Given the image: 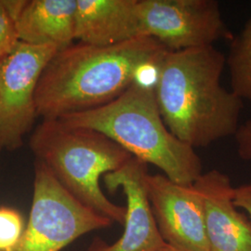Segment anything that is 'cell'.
Masks as SVG:
<instances>
[{
  "label": "cell",
  "instance_id": "9",
  "mask_svg": "<svg viewBox=\"0 0 251 251\" xmlns=\"http://www.w3.org/2000/svg\"><path fill=\"white\" fill-rule=\"evenodd\" d=\"M146 164L132 157L119 170L102 178L109 192L125 195L124 232L113 244L95 237L86 251H158L166 244L152 215L146 190Z\"/></svg>",
  "mask_w": 251,
  "mask_h": 251
},
{
  "label": "cell",
  "instance_id": "1",
  "mask_svg": "<svg viewBox=\"0 0 251 251\" xmlns=\"http://www.w3.org/2000/svg\"><path fill=\"white\" fill-rule=\"evenodd\" d=\"M150 36L112 46L78 42L59 50L42 73L36 91L37 116L59 119L117 99L142 68L168 51Z\"/></svg>",
  "mask_w": 251,
  "mask_h": 251
},
{
  "label": "cell",
  "instance_id": "3",
  "mask_svg": "<svg viewBox=\"0 0 251 251\" xmlns=\"http://www.w3.org/2000/svg\"><path fill=\"white\" fill-rule=\"evenodd\" d=\"M59 120L107 136L135 158L161 170L173 182L194 184L202 175V163L195 149L165 125L151 87L134 81L107 104Z\"/></svg>",
  "mask_w": 251,
  "mask_h": 251
},
{
  "label": "cell",
  "instance_id": "12",
  "mask_svg": "<svg viewBox=\"0 0 251 251\" xmlns=\"http://www.w3.org/2000/svg\"><path fill=\"white\" fill-rule=\"evenodd\" d=\"M138 0H77L75 40L117 45L140 35Z\"/></svg>",
  "mask_w": 251,
  "mask_h": 251
},
{
  "label": "cell",
  "instance_id": "4",
  "mask_svg": "<svg viewBox=\"0 0 251 251\" xmlns=\"http://www.w3.org/2000/svg\"><path fill=\"white\" fill-rule=\"evenodd\" d=\"M30 148L74 198L113 224L124 225L126 206L110 201L100 188L101 177L133 157L124 148L96 130L59 119H43L30 138Z\"/></svg>",
  "mask_w": 251,
  "mask_h": 251
},
{
  "label": "cell",
  "instance_id": "5",
  "mask_svg": "<svg viewBox=\"0 0 251 251\" xmlns=\"http://www.w3.org/2000/svg\"><path fill=\"white\" fill-rule=\"evenodd\" d=\"M112 225L74 198L44 164L36 160L29 218L12 251H61L82 235Z\"/></svg>",
  "mask_w": 251,
  "mask_h": 251
},
{
  "label": "cell",
  "instance_id": "7",
  "mask_svg": "<svg viewBox=\"0 0 251 251\" xmlns=\"http://www.w3.org/2000/svg\"><path fill=\"white\" fill-rule=\"evenodd\" d=\"M137 10L140 35L171 51L233 39L216 0H138Z\"/></svg>",
  "mask_w": 251,
  "mask_h": 251
},
{
  "label": "cell",
  "instance_id": "18",
  "mask_svg": "<svg viewBox=\"0 0 251 251\" xmlns=\"http://www.w3.org/2000/svg\"><path fill=\"white\" fill-rule=\"evenodd\" d=\"M158 251H179V250H177V249H175V248H173V247H171L170 245H168V244H165L163 247H162L161 249L159 250Z\"/></svg>",
  "mask_w": 251,
  "mask_h": 251
},
{
  "label": "cell",
  "instance_id": "8",
  "mask_svg": "<svg viewBox=\"0 0 251 251\" xmlns=\"http://www.w3.org/2000/svg\"><path fill=\"white\" fill-rule=\"evenodd\" d=\"M152 215L164 242L181 251H208L204 206L195 184H179L165 175H146Z\"/></svg>",
  "mask_w": 251,
  "mask_h": 251
},
{
  "label": "cell",
  "instance_id": "17",
  "mask_svg": "<svg viewBox=\"0 0 251 251\" xmlns=\"http://www.w3.org/2000/svg\"><path fill=\"white\" fill-rule=\"evenodd\" d=\"M233 201L235 206L250 215L251 220V177L247 183L234 188Z\"/></svg>",
  "mask_w": 251,
  "mask_h": 251
},
{
  "label": "cell",
  "instance_id": "10",
  "mask_svg": "<svg viewBox=\"0 0 251 251\" xmlns=\"http://www.w3.org/2000/svg\"><path fill=\"white\" fill-rule=\"evenodd\" d=\"M204 206L208 251H251V222L235 206L231 179L212 170L194 183Z\"/></svg>",
  "mask_w": 251,
  "mask_h": 251
},
{
  "label": "cell",
  "instance_id": "11",
  "mask_svg": "<svg viewBox=\"0 0 251 251\" xmlns=\"http://www.w3.org/2000/svg\"><path fill=\"white\" fill-rule=\"evenodd\" d=\"M10 6L20 42L62 50L75 40L77 0H10Z\"/></svg>",
  "mask_w": 251,
  "mask_h": 251
},
{
  "label": "cell",
  "instance_id": "2",
  "mask_svg": "<svg viewBox=\"0 0 251 251\" xmlns=\"http://www.w3.org/2000/svg\"><path fill=\"white\" fill-rule=\"evenodd\" d=\"M226 57L214 46L169 50L153 88L162 119L172 134L192 148L234 135L242 100L221 83Z\"/></svg>",
  "mask_w": 251,
  "mask_h": 251
},
{
  "label": "cell",
  "instance_id": "6",
  "mask_svg": "<svg viewBox=\"0 0 251 251\" xmlns=\"http://www.w3.org/2000/svg\"><path fill=\"white\" fill-rule=\"evenodd\" d=\"M60 49L15 45L0 62V153L17 150L37 116L36 91L47 64Z\"/></svg>",
  "mask_w": 251,
  "mask_h": 251
},
{
  "label": "cell",
  "instance_id": "16",
  "mask_svg": "<svg viewBox=\"0 0 251 251\" xmlns=\"http://www.w3.org/2000/svg\"><path fill=\"white\" fill-rule=\"evenodd\" d=\"M237 144V152L243 160H251V118L239 125L234 133Z\"/></svg>",
  "mask_w": 251,
  "mask_h": 251
},
{
  "label": "cell",
  "instance_id": "14",
  "mask_svg": "<svg viewBox=\"0 0 251 251\" xmlns=\"http://www.w3.org/2000/svg\"><path fill=\"white\" fill-rule=\"evenodd\" d=\"M25 219L17 209L0 206V251H12L25 228Z\"/></svg>",
  "mask_w": 251,
  "mask_h": 251
},
{
  "label": "cell",
  "instance_id": "13",
  "mask_svg": "<svg viewBox=\"0 0 251 251\" xmlns=\"http://www.w3.org/2000/svg\"><path fill=\"white\" fill-rule=\"evenodd\" d=\"M231 41L226 63L232 91L242 100L251 101V16L242 31Z\"/></svg>",
  "mask_w": 251,
  "mask_h": 251
},
{
  "label": "cell",
  "instance_id": "15",
  "mask_svg": "<svg viewBox=\"0 0 251 251\" xmlns=\"http://www.w3.org/2000/svg\"><path fill=\"white\" fill-rule=\"evenodd\" d=\"M19 42L10 0H0V62Z\"/></svg>",
  "mask_w": 251,
  "mask_h": 251
}]
</instances>
